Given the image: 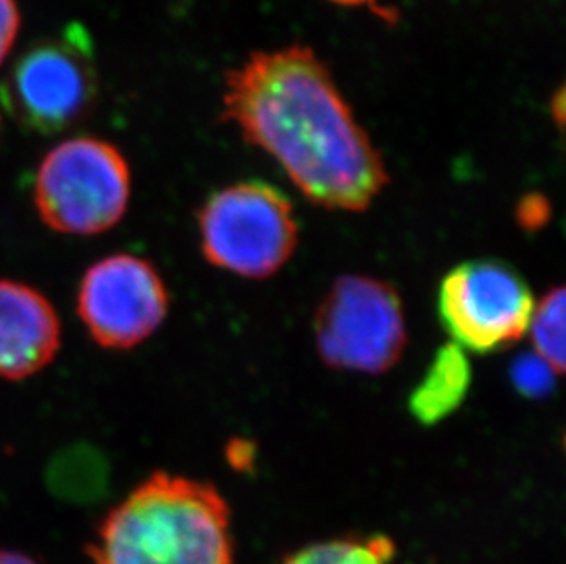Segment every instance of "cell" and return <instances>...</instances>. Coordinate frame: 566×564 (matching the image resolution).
Returning <instances> with one entry per match:
<instances>
[{"label": "cell", "instance_id": "5bb4252c", "mask_svg": "<svg viewBox=\"0 0 566 564\" xmlns=\"http://www.w3.org/2000/svg\"><path fill=\"white\" fill-rule=\"evenodd\" d=\"M21 27L15 0H0V64L10 54Z\"/></svg>", "mask_w": 566, "mask_h": 564}, {"label": "cell", "instance_id": "7c38bea8", "mask_svg": "<svg viewBox=\"0 0 566 564\" xmlns=\"http://www.w3.org/2000/svg\"><path fill=\"white\" fill-rule=\"evenodd\" d=\"M565 288H552L535 304L528 326L535 356L556 374L565 370Z\"/></svg>", "mask_w": 566, "mask_h": 564}, {"label": "cell", "instance_id": "3957f363", "mask_svg": "<svg viewBox=\"0 0 566 564\" xmlns=\"http://www.w3.org/2000/svg\"><path fill=\"white\" fill-rule=\"evenodd\" d=\"M198 231L211 267L247 279L277 273L300 240L292 202L277 187L256 180L211 195L198 213Z\"/></svg>", "mask_w": 566, "mask_h": 564}, {"label": "cell", "instance_id": "9c48e42d", "mask_svg": "<svg viewBox=\"0 0 566 564\" xmlns=\"http://www.w3.org/2000/svg\"><path fill=\"white\" fill-rule=\"evenodd\" d=\"M61 323L38 290L0 281V378L24 379L43 370L60 351Z\"/></svg>", "mask_w": 566, "mask_h": 564}, {"label": "cell", "instance_id": "4fadbf2b", "mask_svg": "<svg viewBox=\"0 0 566 564\" xmlns=\"http://www.w3.org/2000/svg\"><path fill=\"white\" fill-rule=\"evenodd\" d=\"M557 374L539 356H521L512 365V382L515 389L526 398H545L551 395Z\"/></svg>", "mask_w": 566, "mask_h": 564}, {"label": "cell", "instance_id": "9a60e30c", "mask_svg": "<svg viewBox=\"0 0 566 564\" xmlns=\"http://www.w3.org/2000/svg\"><path fill=\"white\" fill-rule=\"evenodd\" d=\"M518 224L526 229H537L551 219V203L541 195H528L518 203Z\"/></svg>", "mask_w": 566, "mask_h": 564}, {"label": "cell", "instance_id": "e0dca14e", "mask_svg": "<svg viewBox=\"0 0 566 564\" xmlns=\"http://www.w3.org/2000/svg\"><path fill=\"white\" fill-rule=\"evenodd\" d=\"M0 564H38L30 560L28 555L11 552V550H0Z\"/></svg>", "mask_w": 566, "mask_h": 564}, {"label": "cell", "instance_id": "2e32d148", "mask_svg": "<svg viewBox=\"0 0 566 564\" xmlns=\"http://www.w3.org/2000/svg\"><path fill=\"white\" fill-rule=\"evenodd\" d=\"M230 462L233 466H239L241 469H248V466L253 460L252 446H248L247 442L231 443L230 446Z\"/></svg>", "mask_w": 566, "mask_h": 564}, {"label": "cell", "instance_id": "ac0fdd59", "mask_svg": "<svg viewBox=\"0 0 566 564\" xmlns=\"http://www.w3.org/2000/svg\"><path fill=\"white\" fill-rule=\"evenodd\" d=\"M332 2H337V4H347V6H364V4H375L376 0H332Z\"/></svg>", "mask_w": 566, "mask_h": 564}, {"label": "cell", "instance_id": "8fae6325", "mask_svg": "<svg viewBox=\"0 0 566 564\" xmlns=\"http://www.w3.org/2000/svg\"><path fill=\"white\" fill-rule=\"evenodd\" d=\"M395 544L385 535L332 539L289 555L283 564H392Z\"/></svg>", "mask_w": 566, "mask_h": 564}, {"label": "cell", "instance_id": "8992f818", "mask_svg": "<svg viewBox=\"0 0 566 564\" xmlns=\"http://www.w3.org/2000/svg\"><path fill=\"white\" fill-rule=\"evenodd\" d=\"M315 346L336 370L384 374L407 345L406 314L389 282L369 275H343L315 312Z\"/></svg>", "mask_w": 566, "mask_h": 564}, {"label": "cell", "instance_id": "30bf717a", "mask_svg": "<svg viewBox=\"0 0 566 564\" xmlns=\"http://www.w3.org/2000/svg\"><path fill=\"white\" fill-rule=\"evenodd\" d=\"M471 387V365L454 343L442 346L409 396V410L423 426H434L459 409Z\"/></svg>", "mask_w": 566, "mask_h": 564}, {"label": "cell", "instance_id": "7a4b0ae2", "mask_svg": "<svg viewBox=\"0 0 566 564\" xmlns=\"http://www.w3.org/2000/svg\"><path fill=\"white\" fill-rule=\"evenodd\" d=\"M86 552L96 564H233L230 508L211 484L150 474Z\"/></svg>", "mask_w": 566, "mask_h": 564}, {"label": "cell", "instance_id": "52a82bcc", "mask_svg": "<svg viewBox=\"0 0 566 564\" xmlns=\"http://www.w3.org/2000/svg\"><path fill=\"white\" fill-rule=\"evenodd\" d=\"M534 295L523 275L493 259L465 261L440 282V323L462 351L490 354L528 332Z\"/></svg>", "mask_w": 566, "mask_h": 564}, {"label": "cell", "instance_id": "5b68a950", "mask_svg": "<svg viewBox=\"0 0 566 564\" xmlns=\"http://www.w3.org/2000/svg\"><path fill=\"white\" fill-rule=\"evenodd\" d=\"M130 198V170L114 145L74 138L44 156L35 206L44 224L69 234H97L118 224Z\"/></svg>", "mask_w": 566, "mask_h": 564}, {"label": "cell", "instance_id": "ba28073f", "mask_svg": "<svg viewBox=\"0 0 566 564\" xmlns=\"http://www.w3.org/2000/svg\"><path fill=\"white\" fill-rule=\"evenodd\" d=\"M169 306L160 273L145 259L119 253L86 272L77 312L97 345L133 348L164 323Z\"/></svg>", "mask_w": 566, "mask_h": 564}, {"label": "cell", "instance_id": "6da1fadb", "mask_svg": "<svg viewBox=\"0 0 566 564\" xmlns=\"http://www.w3.org/2000/svg\"><path fill=\"white\" fill-rule=\"evenodd\" d=\"M222 103L226 119L321 208L364 211L389 181L369 134L306 46L253 54L226 77Z\"/></svg>", "mask_w": 566, "mask_h": 564}, {"label": "cell", "instance_id": "277c9868", "mask_svg": "<svg viewBox=\"0 0 566 564\" xmlns=\"http://www.w3.org/2000/svg\"><path fill=\"white\" fill-rule=\"evenodd\" d=\"M96 94L94 43L80 22L32 44L0 83V102L8 114L28 130L46 136L83 119Z\"/></svg>", "mask_w": 566, "mask_h": 564}]
</instances>
